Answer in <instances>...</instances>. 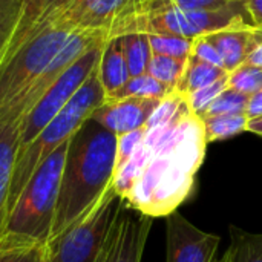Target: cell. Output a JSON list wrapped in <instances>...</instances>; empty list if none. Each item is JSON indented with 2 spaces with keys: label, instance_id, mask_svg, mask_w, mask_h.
<instances>
[{
  "label": "cell",
  "instance_id": "4316f807",
  "mask_svg": "<svg viewBox=\"0 0 262 262\" xmlns=\"http://www.w3.org/2000/svg\"><path fill=\"white\" fill-rule=\"evenodd\" d=\"M147 35L154 54L169 55L177 58H187L190 55L193 38L178 37V35H160V34H147Z\"/></svg>",
  "mask_w": 262,
  "mask_h": 262
},
{
  "label": "cell",
  "instance_id": "74e56055",
  "mask_svg": "<svg viewBox=\"0 0 262 262\" xmlns=\"http://www.w3.org/2000/svg\"><path fill=\"white\" fill-rule=\"evenodd\" d=\"M213 262H227V255L224 253L223 256H220V258H215V259H213Z\"/></svg>",
  "mask_w": 262,
  "mask_h": 262
},
{
  "label": "cell",
  "instance_id": "7402d4cb",
  "mask_svg": "<svg viewBox=\"0 0 262 262\" xmlns=\"http://www.w3.org/2000/svg\"><path fill=\"white\" fill-rule=\"evenodd\" d=\"M249 117L243 114H221L203 118L206 141H221L232 138L238 134L247 132Z\"/></svg>",
  "mask_w": 262,
  "mask_h": 262
},
{
  "label": "cell",
  "instance_id": "9a60e30c",
  "mask_svg": "<svg viewBox=\"0 0 262 262\" xmlns=\"http://www.w3.org/2000/svg\"><path fill=\"white\" fill-rule=\"evenodd\" d=\"M98 77L106 95L120 89L130 78L121 37H112L104 43L98 63Z\"/></svg>",
  "mask_w": 262,
  "mask_h": 262
},
{
  "label": "cell",
  "instance_id": "30bf717a",
  "mask_svg": "<svg viewBox=\"0 0 262 262\" xmlns=\"http://www.w3.org/2000/svg\"><path fill=\"white\" fill-rule=\"evenodd\" d=\"M220 236L207 233L178 210L166 216V262H213Z\"/></svg>",
  "mask_w": 262,
  "mask_h": 262
},
{
  "label": "cell",
  "instance_id": "d590c367",
  "mask_svg": "<svg viewBox=\"0 0 262 262\" xmlns=\"http://www.w3.org/2000/svg\"><path fill=\"white\" fill-rule=\"evenodd\" d=\"M71 2H72V0H55V2H54V5L51 6V9L48 11V14H46V15H49V14H52V12H55V11L61 9V8H64V6H68ZM45 18H46V17H45Z\"/></svg>",
  "mask_w": 262,
  "mask_h": 262
},
{
  "label": "cell",
  "instance_id": "52a82bcc",
  "mask_svg": "<svg viewBox=\"0 0 262 262\" xmlns=\"http://www.w3.org/2000/svg\"><path fill=\"white\" fill-rule=\"evenodd\" d=\"M124 200L112 186L69 227L48 241L49 262H95Z\"/></svg>",
  "mask_w": 262,
  "mask_h": 262
},
{
  "label": "cell",
  "instance_id": "4dcf8cb0",
  "mask_svg": "<svg viewBox=\"0 0 262 262\" xmlns=\"http://www.w3.org/2000/svg\"><path fill=\"white\" fill-rule=\"evenodd\" d=\"M190 55H195L198 57L200 60L203 61H207L210 64H215L218 68H224V63H223V58L220 55V52L215 49V46L204 37V35H200V37H195L193 38V43H192V51H190Z\"/></svg>",
  "mask_w": 262,
  "mask_h": 262
},
{
  "label": "cell",
  "instance_id": "836d02e7",
  "mask_svg": "<svg viewBox=\"0 0 262 262\" xmlns=\"http://www.w3.org/2000/svg\"><path fill=\"white\" fill-rule=\"evenodd\" d=\"M246 63H250V64L258 66V68H262V37L259 38V41L256 43V46L253 48V51L249 54Z\"/></svg>",
  "mask_w": 262,
  "mask_h": 262
},
{
  "label": "cell",
  "instance_id": "44dd1931",
  "mask_svg": "<svg viewBox=\"0 0 262 262\" xmlns=\"http://www.w3.org/2000/svg\"><path fill=\"white\" fill-rule=\"evenodd\" d=\"M120 37L123 41V51H124L130 77L146 74L149 61L154 55L149 35L141 34V32H130V34L120 35Z\"/></svg>",
  "mask_w": 262,
  "mask_h": 262
},
{
  "label": "cell",
  "instance_id": "e0dca14e",
  "mask_svg": "<svg viewBox=\"0 0 262 262\" xmlns=\"http://www.w3.org/2000/svg\"><path fill=\"white\" fill-rule=\"evenodd\" d=\"M229 72L223 68H218L215 64L203 61L195 55H189L187 61H186L184 72H183L175 91L183 95H189V94L223 78Z\"/></svg>",
  "mask_w": 262,
  "mask_h": 262
},
{
  "label": "cell",
  "instance_id": "7c38bea8",
  "mask_svg": "<svg viewBox=\"0 0 262 262\" xmlns=\"http://www.w3.org/2000/svg\"><path fill=\"white\" fill-rule=\"evenodd\" d=\"M126 3L127 0H72L46 17L58 20L72 31H104L107 34Z\"/></svg>",
  "mask_w": 262,
  "mask_h": 262
},
{
  "label": "cell",
  "instance_id": "1f68e13d",
  "mask_svg": "<svg viewBox=\"0 0 262 262\" xmlns=\"http://www.w3.org/2000/svg\"><path fill=\"white\" fill-rule=\"evenodd\" d=\"M246 115L249 118H255L262 115V89L255 92L253 95H250L249 103H247V109H246Z\"/></svg>",
  "mask_w": 262,
  "mask_h": 262
},
{
  "label": "cell",
  "instance_id": "ac0fdd59",
  "mask_svg": "<svg viewBox=\"0 0 262 262\" xmlns=\"http://www.w3.org/2000/svg\"><path fill=\"white\" fill-rule=\"evenodd\" d=\"M54 2L55 0H23L20 20H18L17 29H15L12 41H11L8 58L23 45V41L28 38V35L35 29V26L45 20V17H46L48 11L51 9V6L54 5Z\"/></svg>",
  "mask_w": 262,
  "mask_h": 262
},
{
  "label": "cell",
  "instance_id": "4fadbf2b",
  "mask_svg": "<svg viewBox=\"0 0 262 262\" xmlns=\"http://www.w3.org/2000/svg\"><path fill=\"white\" fill-rule=\"evenodd\" d=\"M220 52L224 68L227 72L235 71L238 66L246 63L249 54L253 51L262 37V28L256 26H239L227 28L204 35Z\"/></svg>",
  "mask_w": 262,
  "mask_h": 262
},
{
  "label": "cell",
  "instance_id": "ffe728a7",
  "mask_svg": "<svg viewBox=\"0 0 262 262\" xmlns=\"http://www.w3.org/2000/svg\"><path fill=\"white\" fill-rule=\"evenodd\" d=\"M227 262H262V233H250L230 226Z\"/></svg>",
  "mask_w": 262,
  "mask_h": 262
},
{
  "label": "cell",
  "instance_id": "6da1fadb",
  "mask_svg": "<svg viewBox=\"0 0 262 262\" xmlns=\"http://www.w3.org/2000/svg\"><path fill=\"white\" fill-rule=\"evenodd\" d=\"M203 120L183 103L166 120H149L146 135L112 180L124 204L150 218H166L189 198L206 155Z\"/></svg>",
  "mask_w": 262,
  "mask_h": 262
},
{
  "label": "cell",
  "instance_id": "8d00e7d4",
  "mask_svg": "<svg viewBox=\"0 0 262 262\" xmlns=\"http://www.w3.org/2000/svg\"><path fill=\"white\" fill-rule=\"evenodd\" d=\"M146 2H150V0H127L126 6H124L121 11H126V9L135 8V6H138V5H143V3H146Z\"/></svg>",
  "mask_w": 262,
  "mask_h": 262
},
{
  "label": "cell",
  "instance_id": "e575fe53",
  "mask_svg": "<svg viewBox=\"0 0 262 262\" xmlns=\"http://www.w3.org/2000/svg\"><path fill=\"white\" fill-rule=\"evenodd\" d=\"M247 132H252V134H256V135L262 137V115L255 117V118H249Z\"/></svg>",
  "mask_w": 262,
  "mask_h": 262
},
{
  "label": "cell",
  "instance_id": "9c48e42d",
  "mask_svg": "<svg viewBox=\"0 0 262 262\" xmlns=\"http://www.w3.org/2000/svg\"><path fill=\"white\" fill-rule=\"evenodd\" d=\"M154 218L124 204L95 262H141Z\"/></svg>",
  "mask_w": 262,
  "mask_h": 262
},
{
  "label": "cell",
  "instance_id": "277c9868",
  "mask_svg": "<svg viewBox=\"0 0 262 262\" xmlns=\"http://www.w3.org/2000/svg\"><path fill=\"white\" fill-rule=\"evenodd\" d=\"M69 140L57 147L26 181L8 210L3 233L48 243L54 224Z\"/></svg>",
  "mask_w": 262,
  "mask_h": 262
},
{
  "label": "cell",
  "instance_id": "f1b7e54d",
  "mask_svg": "<svg viewBox=\"0 0 262 262\" xmlns=\"http://www.w3.org/2000/svg\"><path fill=\"white\" fill-rule=\"evenodd\" d=\"M226 88H229V74L227 75H224L223 78H220V80H216V81H213V83H210V84H207V86H204V88H201V89H198V91H195V92H192V94H189V95H186V98H187V101H189V106H190V109L196 114V115H200V112L218 95V94H221Z\"/></svg>",
  "mask_w": 262,
  "mask_h": 262
},
{
  "label": "cell",
  "instance_id": "8992f818",
  "mask_svg": "<svg viewBox=\"0 0 262 262\" xmlns=\"http://www.w3.org/2000/svg\"><path fill=\"white\" fill-rule=\"evenodd\" d=\"M72 32L52 17L35 26L0 69V112L48 69Z\"/></svg>",
  "mask_w": 262,
  "mask_h": 262
},
{
  "label": "cell",
  "instance_id": "603a6c76",
  "mask_svg": "<svg viewBox=\"0 0 262 262\" xmlns=\"http://www.w3.org/2000/svg\"><path fill=\"white\" fill-rule=\"evenodd\" d=\"M235 0H150L135 8L121 11L118 15L146 12V11H166V9H183V11H213L230 6ZM117 15V17H118Z\"/></svg>",
  "mask_w": 262,
  "mask_h": 262
},
{
  "label": "cell",
  "instance_id": "5b68a950",
  "mask_svg": "<svg viewBox=\"0 0 262 262\" xmlns=\"http://www.w3.org/2000/svg\"><path fill=\"white\" fill-rule=\"evenodd\" d=\"M239 26H255L246 2H235L230 6L213 11L166 9L118 15L107 31V40L130 32L195 38L220 29Z\"/></svg>",
  "mask_w": 262,
  "mask_h": 262
},
{
  "label": "cell",
  "instance_id": "5bb4252c",
  "mask_svg": "<svg viewBox=\"0 0 262 262\" xmlns=\"http://www.w3.org/2000/svg\"><path fill=\"white\" fill-rule=\"evenodd\" d=\"M20 121L0 123V236L5 230L8 216L9 192L14 177L15 161L20 150Z\"/></svg>",
  "mask_w": 262,
  "mask_h": 262
},
{
  "label": "cell",
  "instance_id": "d4e9b609",
  "mask_svg": "<svg viewBox=\"0 0 262 262\" xmlns=\"http://www.w3.org/2000/svg\"><path fill=\"white\" fill-rule=\"evenodd\" d=\"M187 58H177V57H169V55H160L154 54L146 74L152 75L172 91L177 89V84L184 72Z\"/></svg>",
  "mask_w": 262,
  "mask_h": 262
},
{
  "label": "cell",
  "instance_id": "d6986e66",
  "mask_svg": "<svg viewBox=\"0 0 262 262\" xmlns=\"http://www.w3.org/2000/svg\"><path fill=\"white\" fill-rule=\"evenodd\" d=\"M173 91L154 78L149 74H141L137 77H130L120 89L106 95V101L121 100L127 97H141V98H160L164 100Z\"/></svg>",
  "mask_w": 262,
  "mask_h": 262
},
{
  "label": "cell",
  "instance_id": "83f0119b",
  "mask_svg": "<svg viewBox=\"0 0 262 262\" xmlns=\"http://www.w3.org/2000/svg\"><path fill=\"white\" fill-rule=\"evenodd\" d=\"M229 86L243 94L253 95L262 89V68L243 63L235 71L229 72Z\"/></svg>",
  "mask_w": 262,
  "mask_h": 262
},
{
  "label": "cell",
  "instance_id": "f35d334b",
  "mask_svg": "<svg viewBox=\"0 0 262 262\" xmlns=\"http://www.w3.org/2000/svg\"><path fill=\"white\" fill-rule=\"evenodd\" d=\"M235 2H246V0H235Z\"/></svg>",
  "mask_w": 262,
  "mask_h": 262
},
{
  "label": "cell",
  "instance_id": "7a4b0ae2",
  "mask_svg": "<svg viewBox=\"0 0 262 262\" xmlns=\"http://www.w3.org/2000/svg\"><path fill=\"white\" fill-rule=\"evenodd\" d=\"M117 138L92 118L71 137L48 241L69 227L111 187L115 175Z\"/></svg>",
  "mask_w": 262,
  "mask_h": 262
},
{
  "label": "cell",
  "instance_id": "3957f363",
  "mask_svg": "<svg viewBox=\"0 0 262 262\" xmlns=\"http://www.w3.org/2000/svg\"><path fill=\"white\" fill-rule=\"evenodd\" d=\"M106 101V91L98 77V66L69 100L64 109L25 147L18 150L14 177L9 192V207L20 195L26 181L38 169V166L63 143H66L80 126L91 118L92 112Z\"/></svg>",
  "mask_w": 262,
  "mask_h": 262
},
{
  "label": "cell",
  "instance_id": "2e32d148",
  "mask_svg": "<svg viewBox=\"0 0 262 262\" xmlns=\"http://www.w3.org/2000/svg\"><path fill=\"white\" fill-rule=\"evenodd\" d=\"M0 262H49L48 243L3 233L0 236Z\"/></svg>",
  "mask_w": 262,
  "mask_h": 262
},
{
  "label": "cell",
  "instance_id": "ba28073f",
  "mask_svg": "<svg viewBox=\"0 0 262 262\" xmlns=\"http://www.w3.org/2000/svg\"><path fill=\"white\" fill-rule=\"evenodd\" d=\"M104 46V45H103ZM103 46L94 48L81 55L66 72L57 80V83L41 97L34 109L21 121L20 132V149L29 144L69 103L77 91L84 84L91 74L97 69L101 57Z\"/></svg>",
  "mask_w": 262,
  "mask_h": 262
},
{
  "label": "cell",
  "instance_id": "8fae6325",
  "mask_svg": "<svg viewBox=\"0 0 262 262\" xmlns=\"http://www.w3.org/2000/svg\"><path fill=\"white\" fill-rule=\"evenodd\" d=\"M161 101L163 100L160 98L141 97H127L121 100L104 101L92 112L91 118L120 137L123 134L146 127L147 121Z\"/></svg>",
  "mask_w": 262,
  "mask_h": 262
},
{
  "label": "cell",
  "instance_id": "f546056e",
  "mask_svg": "<svg viewBox=\"0 0 262 262\" xmlns=\"http://www.w3.org/2000/svg\"><path fill=\"white\" fill-rule=\"evenodd\" d=\"M146 135V127L123 134L117 138V161H115V172L123 167L127 160L134 155V152L137 150V147L140 146V143L143 141Z\"/></svg>",
  "mask_w": 262,
  "mask_h": 262
},
{
  "label": "cell",
  "instance_id": "cb8c5ba5",
  "mask_svg": "<svg viewBox=\"0 0 262 262\" xmlns=\"http://www.w3.org/2000/svg\"><path fill=\"white\" fill-rule=\"evenodd\" d=\"M23 0H0V69L8 58L11 41L17 29Z\"/></svg>",
  "mask_w": 262,
  "mask_h": 262
},
{
  "label": "cell",
  "instance_id": "d6a6232c",
  "mask_svg": "<svg viewBox=\"0 0 262 262\" xmlns=\"http://www.w3.org/2000/svg\"><path fill=\"white\" fill-rule=\"evenodd\" d=\"M247 11L256 28H262V0H246Z\"/></svg>",
  "mask_w": 262,
  "mask_h": 262
},
{
  "label": "cell",
  "instance_id": "484cf974",
  "mask_svg": "<svg viewBox=\"0 0 262 262\" xmlns=\"http://www.w3.org/2000/svg\"><path fill=\"white\" fill-rule=\"evenodd\" d=\"M250 95L243 94L233 88H226L221 94H218L201 112L200 118L212 117V115H221V114H246L247 103Z\"/></svg>",
  "mask_w": 262,
  "mask_h": 262
}]
</instances>
